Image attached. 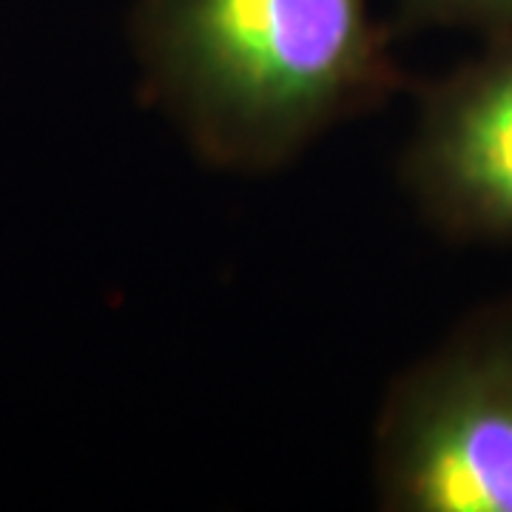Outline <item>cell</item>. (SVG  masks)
<instances>
[{
  "label": "cell",
  "mask_w": 512,
  "mask_h": 512,
  "mask_svg": "<svg viewBox=\"0 0 512 512\" xmlns=\"http://www.w3.org/2000/svg\"><path fill=\"white\" fill-rule=\"evenodd\" d=\"M143 89L205 163L271 171L404 83L370 0H137Z\"/></svg>",
  "instance_id": "obj_1"
},
{
  "label": "cell",
  "mask_w": 512,
  "mask_h": 512,
  "mask_svg": "<svg viewBox=\"0 0 512 512\" xmlns=\"http://www.w3.org/2000/svg\"><path fill=\"white\" fill-rule=\"evenodd\" d=\"M376 487L384 510L512 512V296L390 384Z\"/></svg>",
  "instance_id": "obj_2"
},
{
  "label": "cell",
  "mask_w": 512,
  "mask_h": 512,
  "mask_svg": "<svg viewBox=\"0 0 512 512\" xmlns=\"http://www.w3.org/2000/svg\"><path fill=\"white\" fill-rule=\"evenodd\" d=\"M404 185L447 237L512 245V26L421 94Z\"/></svg>",
  "instance_id": "obj_3"
},
{
  "label": "cell",
  "mask_w": 512,
  "mask_h": 512,
  "mask_svg": "<svg viewBox=\"0 0 512 512\" xmlns=\"http://www.w3.org/2000/svg\"><path fill=\"white\" fill-rule=\"evenodd\" d=\"M402 29H473L481 37L512 26V0H396Z\"/></svg>",
  "instance_id": "obj_4"
}]
</instances>
